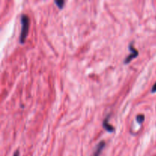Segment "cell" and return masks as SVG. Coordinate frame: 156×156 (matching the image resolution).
I'll use <instances>...</instances> for the list:
<instances>
[{
    "label": "cell",
    "instance_id": "6",
    "mask_svg": "<svg viewBox=\"0 0 156 156\" xmlns=\"http://www.w3.org/2000/svg\"><path fill=\"white\" fill-rule=\"evenodd\" d=\"M144 120H145V117H144L143 114H140V115H138L136 117V120H137L138 123H142L144 121Z\"/></svg>",
    "mask_w": 156,
    "mask_h": 156
},
{
    "label": "cell",
    "instance_id": "3",
    "mask_svg": "<svg viewBox=\"0 0 156 156\" xmlns=\"http://www.w3.org/2000/svg\"><path fill=\"white\" fill-rule=\"evenodd\" d=\"M104 146H105V142L100 141V142L98 144V145H97L95 152H94V153L92 154V155L91 156H100V153H101L102 150L104 149Z\"/></svg>",
    "mask_w": 156,
    "mask_h": 156
},
{
    "label": "cell",
    "instance_id": "4",
    "mask_svg": "<svg viewBox=\"0 0 156 156\" xmlns=\"http://www.w3.org/2000/svg\"><path fill=\"white\" fill-rule=\"evenodd\" d=\"M109 117L110 115H108V117L104 120V121H103V127H104L107 131H108V132H114L115 129H114V127H113L112 125H110L109 123H108V119H109Z\"/></svg>",
    "mask_w": 156,
    "mask_h": 156
},
{
    "label": "cell",
    "instance_id": "5",
    "mask_svg": "<svg viewBox=\"0 0 156 156\" xmlns=\"http://www.w3.org/2000/svg\"><path fill=\"white\" fill-rule=\"evenodd\" d=\"M55 3L57 5V6L60 9H62V8L63 7V6H64V4H65V2L63 1V0H56L55 1Z\"/></svg>",
    "mask_w": 156,
    "mask_h": 156
},
{
    "label": "cell",
    "instance_id": "8",
    "mask_svg": "<svg viewBox=\"0 0 156 156\" xmlns=\"http://www.w3.org/2000/svg\"><path fill=\"white\" fill-rule=\"evenodd\" d=\"M19 155H20V153H19V150L15 151V152L14 153L13 156H19Z\"/></svg>",
    "mask_w": 156,
    "mask_h": 156
},
{
    "label": "cell",
    "instance_id": "1",
    "mask_svg": "<svg viewBox=\"0 0 156 156\" xmlns=\"http://www.w3.org/2000/svg\"><path fill=\"white\" fill-rule=\"evenodd\" d=\"M21 31L20 37H19V41L21 43H23L26 40L27 36L28 34L30 20L28 15L23 14L21 18Z\"/></svg>",
    "mask_w": 156,
    "mask_h": 156
},
{
    "label": "cell",
    "instance_id": "7",
    "mask_svg": "<svg viewBox=\"0 0 156 156\" xmlns=\"http://www.w3.org/2000/svg\"><path fill=\"white\" fill-rule=\"evenodd\" d=\"M151 91H152V93H154V92H155L156 91V82L154 84V85L152 86V90H151Z\"/></svg>",
    "mask_w": 156,
    "mask_h": 156
},
{
    "label": "cell",
    "instance_id": "2",
    "mask_svg": "<svg viewBox=\"0 0 156 156\" xmlns=\"http://www.w3.org/2000/svg\"><path fill=\"white\" fill-rule=\"evenodd\" d=\"M129 49H130V51H131V53L126 56V58L124 60V63H129L130 61H131L132 59L136 57V56H138V54H139V52H138L136 49L134 48L132 43H130V45H129Z\"/></svg>",
    "mask_w": 156,
    "mask_h": 156
}]
</instances>
